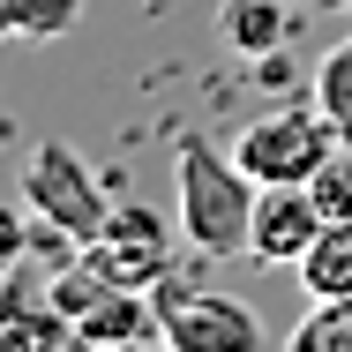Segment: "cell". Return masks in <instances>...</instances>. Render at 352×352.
<instances>
[{"instance_id":"1","label":"cell","mask_w":352,"mask_h":352,"mask_svg":"<svg viewBox=\"0 0 352 352\" xmlns=\"http://www.w3.org/2000/svg\"><path fill=\"white\" fill-rule=\"evenodd\" d=\"M255 180L232 150H217L203 135L173 142V203H180V240L195 255H240L255 232Z\"/></svg>"},{"instance_id":"2","label":"cell","mask_w":352,"mask_h":352,"mask_svg":"<svg viewBox=\"0 0 352 352\" xmlns=\"http://www.w3.org/2000/svg\"><path fill=\"white\" fill-rule=\"evenodd\" d=\"M330 150H338V128H330L322 105H278V113L248 120L232 142V157L248 165L255 188H307L330 165Z\"/></svg>"},{"instance_id":"3","label":"cell","mask_w":352,"mask_h":352,"mask_svg":"<svg viewBox=\"0 0 352 352\" xmlns=\"http://www.w3.org/2000/svg\"><path fill=\"white\" fill-rule=\"evenodd\" d=\"M150 300H157V322H165L173 352H263L255 307L232 300V292H210V285L165 270V278L150 285Z\"/></svg>"},{"instance_id":"4","label":"cell","mask_w":352,"mask_h":352,"mask_svg":"<svg viewBox=\"0 0 352 352\" xmlns=\"http://www.w3.org/2000/svg\"><path fill=\"white\" fill-rule=\"evenodd\" d=\"M23 203L45 217L60 240H98L105 232V217H113V203H105V188H98V173L82 165V150H68V142H38L30 157H23Z\"/></svg>"},{"instance_id":"5","label":"cell","mask_w":352,"mask_h":352,"mask_svg":"<svg viewBox=\"0 0 352 352\" xmlns=\"http://www.w3.org/2000/svg\"><path fill=\"white\" fill-rule=\"evenodd\" d=\"M90 270H105L113 285H135V292H150V285L173 270V225L157 210H142V203H120V210L105 217V232L98 240H82L75 248Z\"/></svg>"},{"instance_id":"6","label":"cell","mask_w":352,"mask_h":352,"mask_svg":"<svg viewBox=\"0 0 352 352\" xmlns=\"http://www.w3.org/2000/svg\"><path fill=\"white\" fill-rule=\"evenodd\" d=\"M322 203H315V188H263L255 195V232H248V255L255 263H270V270H300L307 263V248L322 240Z\"/></svg>"},{"instance_id":"7","label":"cell","mask_w":352,"mask_h":352,"mask_svg":"<svg viewBox=\"0 0 352 352\" xmlns=\"http://www.w3.org/2000/svg\"><path fill=\"white\" fill-rule=\"evenodd\" d=\"M292 8L285 0H225L217 8V38L240 53V60H263V53H278L285 38H292Z\"/></svg>"},{"instance_id":"8","label":"cell","mask_w":352,"mask_h":352,"mask_svg":"<svg viewBox=\"0 0 352 352\" xmlns=\"http://www.w3.org/2000/svg\"><path fill=\"white\" fill-rule=\"evenodd\" d=\"M300 285H307V300H352V217L322 225V240L300 263Z\"/></svg>"},{"instance_id":"9","label":"cell","mask_w":352,"mask_h":352,"mask_svg":"<svg viewBox=\"0 0 352 352\" xmlns=\"http://www.w3.org/2000/svg\"><path fill=\"white\" fill-rule=\"evenodd\" d=\"M0 23L15 38L45 45V38H68L75 23H82V0H0Z\"/></svg>"},{"instance_id":"10","label":"cell","mask_w":352,"mask_h":352,"mask_svg":"<svg viewBox=\"0 0 352 352\" xmlns=\"http://www.w3.org/2000/svg\"><path fill=\"white\" fill-rule=\"evenodd\" d=\"M285 352H352V300H315L292 322Z\"/></svg>"},{"instance_id":"11","label":"cell","mask_w":352,"mask_h":352,"mask_svg":"<svg viewBox=\"0 0 352 352\" xmlns=\"http://www.w3.org/2000/svg\"><path fill=\"white\" fill-rule=\"evenodd\" d=\"M315 105L330 113L338 142H352V38H338V45L322 53V68H315Z\"/></svg>"},{"instance_id":"12","label":"cell","mask_w":352,"mask_h":352,"mask_svg":"<svg viewBox=\"0 0 352 352\" xmlns=\"http://www.w3.org/2000/svg\"><path fill=\"white\" fill-rule=\"evenodd\" d=\"M307 188H315L322 217H352V142H338V150H330V165H322Z\"/></svg>"},{"instance_id":"13","label":"cell","mask_w":352,"mask_h":352,"mask_svg":"<svg viewBox=\"0 0 352 352\" xmlns=\"http://www.w3.org/2000/svg\"><path fill=\"white\" fill-rule=\"evenodd\" d=\"M113 352H173V338L157 330V338H128V345H113Z\"/></svg>"}]
</instances>
